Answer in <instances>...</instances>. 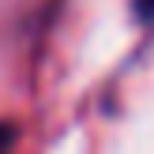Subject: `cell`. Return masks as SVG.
<instances>
[{
    "label": "cell",
    "instance_id": "obj_1",
    "mask_svg": "<svg viewBox=\"0 0 154 154\" xmlns=\"http://www.w3.org/2000/svg\"><path fill=\"white\" fill-rule=\"evenodd\" d=\"M135 15H139L143 23H150V26H154V0H135Z\"/></svg>",
    "mask_w": 154,
    "mask_h": 154
}]
</instances>
